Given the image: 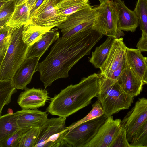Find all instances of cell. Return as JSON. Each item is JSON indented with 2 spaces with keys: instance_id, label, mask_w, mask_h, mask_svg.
Wrapping results in <instances>:
<instances>
[{
  "instance_id": "obj_43",
  "label": "cell",
  "mask_w": 147,
  "mask_h": 147,
  "mask_svg": "<svg viewBox=\"0 0 147 147\" xmlns=\"http://www.w3.org/2000/svg\"><path fill=\"white\" fill-rule=\"evenodd\" d=\"M107 0H99V1L100 2V3H101Z\"/></svg>"
},
{
  "instance_id": "obj_23",
  "label": "cell",
  "mask_w": 147,
  "mask_h": 147,
  "mask_svg": "<svg viewBox=\"0 0 147 147\" xmlns=\"http://www.w3.org/2000/svg\"><path fill=\"white\" fill-rule=\"evenodd\" d=\"M114 39L108 37L105 41L99 46L97 47L92 52L89 61L95 68L100 69L105 61Z\"/></svg>"
},
{
  "instance_id": "obj_42",
  "label": "cell",
  "mask_w": 147,
  "mask_h": 147,
  "mask_svg": "<svg viewBox=\"0 0 147 147\" xmlns=\"http://www.w3.org/2000/svg\"><path fill=\"white\" fill-rule=\"evenodd\" d=\"M59 0H53L54 4L55 5L57 3Z\"/></svg>"
},
{
  "instance_id": "obj_24",
  "label": "cell",
  "mask_w": 147,
  "mask_h": 147,
  "mask_svg": "<svg viewBox=\"0 0 147 147\" xmlns=\"http://www.w3.org/2000/svg\"><path fill=\"white\" fill-rule=\"evenodd\" d=\"M20 129L15 113L0 116V140Z\"/></svg>"
},
{
  "instance_id": "obj_30",
  "label": "cell",
  "mask_w": 147,
  "mask_h": 147,
  "mask_svg": "<svg viewBox=\"0 0 147 147\" xmlns=\"http://www.w3.org/2000/svg\"><path fill=\"white\" fill-rule=\"evenodd\" d=\"M16 5V0H8L0 8V28L5 25L10 20Z\"/></svg>"
},
{
  "instance_id": "obj_1",
  "label": "cell",
  "mask_w": 147,
  "mask_h": 147,
  "mask_svg": "<svg viewBox=\"0 0 147 147\" xmlns=\"http://www.w3.org/2000/svg\"><path fill=\"white\" fill-rule=\"evenodd\" d=\"M89 53L86 43L79 36L59 37L47 57L38 63L36 70L40 74L45 89L55 80L68 77L72 68Z\"/></svg>"
},
{
  "instance_id": "obj_12",
  "label": "cell",
  "mask_w": 147,
  "mask_h": 147,
  "mask_svg": "<svg viewBox=\"0 0 147 147\" xmlns=\"http://www.w3.org/2000/svg\"><path fill=\"white\" fill-rule=\"evenodd\" d=\"M126 47L122 38L114 39L107 58L100 68L101 74L110 78L121 63L125 54Z\"/></svg>"
},
{
  "instance_id": "obj_40",
  "label": "cell",
  "mask_w": 147,
  "mask_h": 147,
  "mask_svg": "<svg viewBox=\"0 0 147 147\" xmlns=\"http://www.w3.org/2000/svg\"><path fill=\"white\" fill-rule=\"evenodd\" d=\"M8 0H0V8H1L7 2Z\"/></svg>"
},
{
  "instance_id": "obj_34",
  "label": "cell",
  "mask_w": 147,
  "mask_h": 147,
  "mask_svg": "<svg viewBox=\"0 0 147 147\" xmlns=\"http://www.w3.org/2000/svg\"><path fill=\"white\" fill-rule=\"evenodd\" d=\"M128 67L125 52L121 63L113 72L110 79L117 81L122 73Z\"/></svg>"
},
{
  "instance_id": "obj_6",
  "label": "cell",
  "mask_w": 147,
  "mask_h": 147,
  "mask_svg": "<svg viewBox=\"0 0 147 147\" xmlns=\"http://www.w3.org/2000/svg\"><path fill=\"white\" fill-rule=\"evenodd\" d=\"M66 117L48 119L40 127L34 147H72L63 138Z\"/></svg>"
},
{
  "instance_id": "obj_11",
  "label": "cell",
  "mask_w": 147,
  "mask_h": 147,
  "mask_svg": "<svg viewBox=\"0 0 147 147\" xmlns=\"http://www.w3.org/2000/svg\"><path fill=\"white\" fill-rule=\"evenodd\" d=\"M121 120L114 119L112 116L107 117L94 138L84 147H110L119 133Z\"/></svg>"
},
{
  "instance_id": "obj_13",
  "label": "cell",
  "mask_w": 147,
  "mask_h": 147,
  "mask_svg": "<svg viewBox=\"0 0 147 147\" xmlns=\"http://www.w3.org/2000/svg\"><path fill=\"white\" fill-rule=\"evenodd\" d=\"M15 113L23 133L35 127H41L48 119V114L37 109H22Z\"/></svg>"
},
{
  "instance_id": "obj_16",
  "label": "cell",
  "mask_w": 147,
  "mask_h": 147,
  "mask_svg": "<svg viewBox=\"0 0 147 147\" xmlns=\"http://www.w3.org/2000/svg\"><path fill=\"white\" fill-rule=\"evenodd\" d=\"M118 11L117 27L119 30L133 32L139 26L137 16L134 11L129 9L122 0H113Z\"/></svg>"
},
{
  "instance_id": "obj_15",
  "label": "cell",
  "mask_w": 147,
  "mask_h": 147,
  "mask_svg": "<svg viewBox=\"0 0 147 147\" xmlns=\"http://www.w3.org/2000/svg\"><path fill=\"white\" fill-rule=\"evenodd\" d=\"M40 58L34 57L26 59L19 67L12 79L17 89L25 90L31 82Z\"/></svg>"
},
{
  "instance_id": "obj_19",
  "label": "cell",
  "mask_w": 147,
  "mask_h": 147,
  "mask_svg": "<svg viewBox=\"0 0 147 147\" xmlns=\"http://www.w3.org/2000/svg\"><path fill=\"white\" fill-rule=\"evenodd\" d=\"M126 55L129 67L142 80L147 67L145 58L139 49L126 47Z\"/></svg>"
},
{
  "instance_id": "obj_41",
  "label": "cell",
  "mask_w": 147,
  "mask_h": 147,
  "mask_svg": "<svg viewBox=\"0 0 147 147\" xmlns=\"http://www.w3.org/2000/svg\"><path fill=\"white\" fill-rule=\"evenodd\" d=\"M8 113H13V110L10 109H9L8 110Z\"/></svg>"
},
{
  "instance_id": "obj_44",
  "label": "cell",
  "mask_w": 147,
  "mask_h": 147,
  "mask_svg": "<svg viewBox=\"0 0 147 147\" xmlns=\"http://www.w3.org/2000/svg\"><path fill=\"white\" fill-rule=\"evenodd\" d=\"M144 58H145V60L147 63V57H144Z\"/></svg>"
},
{
  "instance_id": "obj_28",
  "label": "cell",
  "mask_w": 147,
  "mask_h": 147,
  "mask_svg": "<svg viewBox=\"0 0 147 147\" xmlns=\"http://www.w3.org/2000/svg\"><path fill=\"white\" fill-rule=\"evenodd\" d=\"M92 109L91 111L82 119L75 122L70 126L65 127V129L70 130L78 125L85 122L98 118L104 115V111L102 105L98 100L92 105Z\"/></svg>"
},
{
  "instance_id": "obj_8",
  "label": "cell",
  "mask_w": 147,
  "mask_h": 147,
  "mask_svg": "<svg viewBox=\"0 0 147 147\" xmlns=\"http://www.w3.org/2000/svg\"><path fill=\"white\" fill-rule=\"evenodd\" d=\"M107 118L103 115L98 118L83 123L71 130L65 129L63 133L64 139L72 147H84L95 136Z\"/></svg>"
},
{
  "instance_id": "obj_27",
  "label": "cell",
  "mask_w": 147,
  "mask_h": 147,
  "mask_svg": "<svg viewBox=\"0 0 147 147\" xmlns=\"http://www.w3.org/2000/svg\"><path fill=\"white\" fill-rule=\"evenodd\" d=\"M142 33L147 34V0H138L134 10Z\"/></svg>"
},
{
  "instance_id": "obj_4",
  "label": "cell",
  "mask_w": 147,
  "mask_h": 147,
  "mask_svg": "<svg viewBox=\"0 0 147 147\" xmlns=\"http://www.w3.org/2000/svg\"><path fill=\"white\" fill-rule=\"evenodd\" d=\"M24 25L13 32L11 40L0 65V80L12 79L18 69L26 59L28 46L22 38Z\"/></svg>"
},
{
  "instance_id": "obj_35",
  "label": "cell",
  "mask_w": 147,
  "mask_h": 147,
  "mask_svg": "<svg viewBox=\"0 0 147 147\" xmlns=\"http://www.w3.org/2000/svg\"><path fill=\"white\" fill-rule=\"evenodd\" d=\"M137 49L141 52H147V34L142 33L141 37L137 45Z\"/></svg>"
},
{
  "instance_id": "obj_33",
  "label": "cell",
  "mask_w": 147,
  "mask_h": 147,
  "mask_svg": "<svg viewBox=\"0 0 147 147\" xmlns=\"http://www.w3.org/2000/svg\"><path fill=\"white\" fill-rule=\"evenodd\" d=\"M110 147H131L127 139L126 130L122 126Z\"/></svg>"
},
{
  "instance_id": "obj_32",
  "label": "cell",
  "mask_w": 147,
  "mask_h": 147,
  "mask_svg": "<svg viewBox=\"0 0 147 147\" xmlns=\"http://www.w3.org/2000/svg\"><path fill=\"white\" fill-rule=\"evenodd\" d=\"M23 133L20 129L0 140V146L19 147L20 141Z\"/></svg>"
},
{
  "instance_id": "obj_7",
  "label": "cell",
  "mask_w": 147,
  "mask_h": 147,
  "mask_svg": "<svg viewBox=\"0 0 147 147\" xmlns=\"http://www.w3.org/2000/svg\"><path fill=\"white\" fill-rule=\"evenodd\" d=\"M93 6L90 5L68 16L57 27L61 29L62 37L67 38L91 29L96 14Z\"/></svg>"
},
{
  "instance_id": "obj_17",
  "label": "cell",
  "mask_w": 147,
  "mask_h": 147,
  "mask_svg": "<svg viewBox=\"0 0 147 147\" xmlns=\"http://www.w3.org/2000/svg\"><path fill=\"white\" fill-rule=\"evenodd\" d=\"M117 81L126 93L134 97L140 94L144 85L142 80L136 75L129 66L122 73Z\"/></svg>"
},
{
  "instance_id": "obj_45",
  "label": "cell",
  "mask_w": 147,
  "mask_h": 147,
  "mask_svg": "<svg viewBox=\"0 0 147 147\" xmlns=\"http://www.w3.org/2000/svg\"></svg>"
},
{
  "instance_id": "obj_5",
  "label": "cell",
  "mask_w": 147,
  "mask_h": 147,
  "mask_svg": "<svg viewBox=\"0 0 147 147\" xmlns=\"http://www.w3.org/2000/svg\"><path fill=\"white\" fill-rule=\"evenodd\" d=\"M96 14L92 29L102 35L119 38L124 34L117 27L118 11L113 0H107L94 7Z\"/></svg>"
},
{
  "instance_id": "obj_10",
  "label": "cell",
  "mask_w": 147,
  "mask_h": 147,
  "mask_svg": "<svg viewBox=\"0 0 147 147\" xmlns=\"http://www.w3.org/2000/svg\"><path fill=\"white\" fill-rule=\"evenodd\" d=\"M53 0H44L30 15L29 22L41 26L52 28L65 21L68 16L58 15Z\"/></svg>"
},
{
  "instance_id": "obj_20",
  "label": "cell",
  "mask_w": 147,
  "mask_h": 147,
  "mask_svg": "<svg viewBox=\"0 0 147 147\" xmlns=\"http://www.w3.org/2000/svg\"><path fill=\"white\" fill-rule=\"evenodd\" d=\"M90 5L89 0H59L54 6L58 15L68 16Z\"/></svg>"
},
{
  "instance_id": "obj_21",
  "label": "cell",
  "mask_w": 147,
  "mask_h": 147,
  "mask_svg": "<svg viewBox=\"0 0 147 147\" xmlns=\"http://www.w3.org/2000/svg\"><path fill=\"white\" fill-rule=\"evenodd\" d=\"M51 29L39 26L29 22L24 25L22 32V40L28 47L30 46Z\"/></svg>"
},
{
  "instance_id": "obj_18",
  "label": "cell",
  "mask_w": 147,
  "mask_h": 147,
  "mask_svg": "<svg viewBox=\"0 0 147 147\" xmlns=\"http://www.w3.org/2000/svg\"><path fill=\"white\" fill-rule=\"evenodd\" d=\"M59 35L57 28L51 29L46 33L38 40L28 47L26 59L40 58L50 46L59 37Z\"/></svg>"
},
{
  "instance_id": "obj_31",
  "label": "cell",
  "mask_w": 147,
  "mask_h": 147,
  "mask_svg": "<svg viewBox=\"0 0 147 147\" xmlns=\"http://www.w3.org/2000/svg\"><path fill=\"white\" fill-rule=\"evenodd\" d=\"M130 144L131 147H147V121L139 129Z\"/></svg>"
},
{
  "instance_id": "obj_37",
  "label": "cell",
  "mask_w": 147,
  "mask_h": 147,
  "mask_svg": "<svg viewBox=\"0 0 147 147\" xmlns=\"http://www.w3.org/2000/svg\"><path fill=\"white\" fill-rule=\"evenodd\" d=\"M37 0H28L27 3L30 6V10L35 3Z\"/></svg>"
},
{
  "instance_id": "obj_22",
  "label": "cell",
  "mask_w": 147,
  "mask_h": 147,
  "mask_svg": "<svg viewBox=\"0 0 147 147\" xmlns=\"http://www.w3.org/2000/svg\"><path fill=\"white\" fill-rule=\"evenodd\" d=\"M30 7L27 2L16 5L14 13L6 25L10 27L17 28L24 25L30 21Z\"/></svg>"
},
{
  "instance_id": "obj_25",
  "label": "cell",
  "mask_w": 147,
  "mask_h": 147,
  "mask_svg": "<svg viewBox=\"0 0 147 147\" xmlns=\"http://www.w3.org/2000/svg\"><path fill=\"white\" fill-rule=\"evenodd\" d=\"M12 79L0 80V115L4 107L9 103L12 95L17 92Z\"/></svg>"
},
{
  "instance_id": "obj_14",
  "label": "cell",
  "mask_w": 147,
  "mask_h": 147,
  "mask_svg": "<svg viewBox=\"0 0 147 147\" xmlns=\"http://www.w3.org/2000/svg\"><path fill=\"white\" fill-rule=\"evenodd\" d=\"M45 89L27 88L21 92L17 102L22 109H37L44 106L49 98Z\"/></svg>"
},
{
  "instance_id": "obj_26",
  "label": "cell",
  "mask_w": 147,
  "mask_h": 147,
  "mask_svg": "<svg viewBox=\"0 0 147 147\" xmlns=\"http://www.w3.org/2000/svg\"><path fill=\"white\" fill-rule=\"evenodd\" d=\"M17 28L10 27L6 25L0 28V64L10 45L13 33Z\"/></svg>"
},
{
  "instance_id": "obj_39",
  "label": "cell",
  "mask_w": 147,
  "mask_h": 147,
  "mask_svg": "<svg viewBox=\"0 0 147 147\" xmlns=\"http://www.w3.org/2000/svg\"><path fill=\"white\" fill-rule=\"evenodd\" d=\"M28 0H16V5H18L26 2H27Z\"/></svg>"
},
{
  "instance_id": "obj_29",
  "label": "cell",
  "mask_w": 147,
  "mask_h": 147,
  "mask_svg": "<svg viewBox=\"0 0 147 147\" xmlns=\"http://www.w3.org/2000/svg\"><path fill=\"white\" fill-rule=\"evenodd\" d=\"M40 129V127H35L23 133L20 141L19 147H34Z\"/></svg>"
},
{
  "instance_id": "obj_9",
  "label": "cell",
  "mask_w": 147,
  "mask_h": 147,
  "mask_svg": "<svg viewBox=\"0 0 147 147\" xmlns=\"http://www.w3.org/2000/svg\"><path fill=\"white\" fill-rule=\"evenodd\" d=\"M147 121V98H139L121 121V126L126 131L127 140H133L137 132Z\"/></svg>"
},
{
  "instance_id": "obj_3",
  "label": "cell",
  "mask_w": 147,
  "mask_h": 147,
  "mask_svg": "<svg viewBox=\"0 0 147 147\" xmlns=\"http://www.w3.org/2000/svg\"><path fill=\"white\" fill-rule=\"evenodd\" d=\"M99 90L97 96L108 117L121 110L128 109L133 102L134 97L126 93L117 81L100 73Z\"/></svg>"
},
{
  "instance_id": "obj_36",
  "label": "cell",
  "mask_w": 147,
  "mask_h": 147,
  "mask_svg": "<svg viewBox=\"0 0 147 147\" xmlns=\"http://www.w3.org/2000/svg\"><path fill=\"white\" fill-rule=\"evenodd\" d=\"M44 0H37L35 3L30 11V15L34 11L37 9L42 4Z\"/></svg>"
},
{
  "instance_id": "obj_38",
  "label": "cell",
  "mask_w": 147,
  "mask_h": 147,
  "mask_svg": "<svg viewBox=\"0 0 147 147\" xmlns=\"http://www.w3.org/2000/svg\"><path fill=\"white\" fill-rule=\"evenodd\" d=\"M144 84H147V67L142 79Z\"/></svg>"
},
{
  "instance_id": "obj_2",
  "label": "cell",
  "mask_w": 147,
  "mask_h": 147,
  "mask_svg": "<svg viewBox=\"0 0 147 147\" xmlns=\"http://www.w3.org/2000/svg\"><path fill=\"white\" fill-rule=\"evenodd\" d=\"M99 90V75L94 73L55 95L51 98L46 111L52 115L67 117L90 104L97 96Z\"/></svg>"
}]
</instances>
